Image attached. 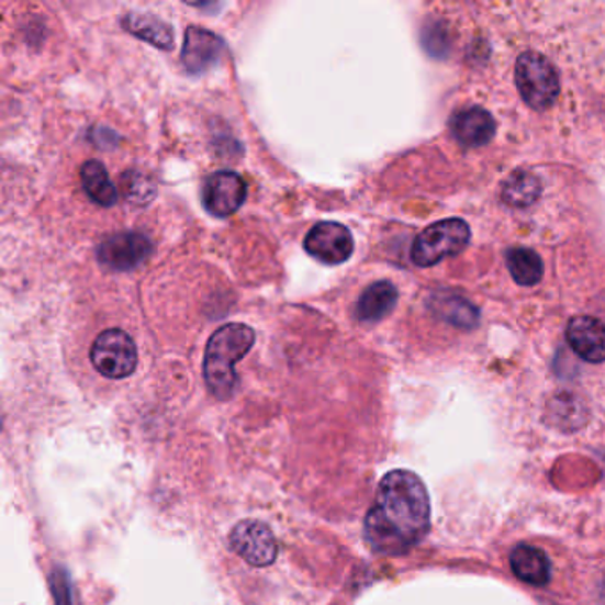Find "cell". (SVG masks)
Here are the masks:
<instances>
[{
    "label": "cell",
    "instance_id": "1",
    "mask_svg": "<svg viewBox=\"0 0 605 605\" xmlns=\"http://www.w3.org/2000/svg\"><path fill=\"white\" fill-rule=\"evenodd\" d=\"M430 515V497L421 478L403 469L388 472L366 515V541L379 554H405L425 538Z\"/></svg>",
    "mask_w": 605,
    "mask_h": 605
},
{
    "label": "cell",
    "instance_id": "2",
    "mask_svg": "<svg viewBox=\"0 0 605 605\" xmlns=\"http://www.w3.org/2000/svg\"><path fill=\"white\" fill-rule=\"evenodd\" d=\"M256 334L249 325H222L213 333L204 351L203 373L210 393L229 400L238 385L236 362L242 361L255 345Z\"/></svg>",
    "mask_w": 605,
    "mask_h": 605
},
{
    "label": "cell",
    "instance_id": "3",
    "mask_svg": "<svg viewBox=\"0 0 605 605\" xmlns=\"http://www.w3.org/2000/svg\"><path fill=\"white\" fill-rule=\"evenodd\" d=\"M471 240V227L462 219L435 222L417 235L412 244V261L417 267H434L442 259L457 256Z\"/></svg>",
    "mask_w": 605,
    "mask_h": 605
},
{
    "label": "cell",
    "instance_id": "4",
    "mask_svg": "<svg viewBox=\"0 0 605 605\" xmlns=\"http://www.w3.org/2000/svg\"><path fill=\"white\" fill-rule=\"evenodd\" d=\"M520 97L535 111H547L559 97V75L554 65L538 52H524L515 66Z\"/></svg>",
    "mask_w": 605,
    "mask_h": 605
},
{
    "label": "cell",
    "instance_id": "5",
    "mask_svg": "<svg viewBox=\"0 0 605 605\" xmlns=\"http://www.w3.org/2000/svg\"><path fill=\"white\" fill-rule=\"evenodd\" d=\"M137 347L134 339L120 328H107L91 348L94 370L107 379H126L137 368Z\"/></svg>",
    "mask_w": 605,
    "mask_h": 605
},
{
    "label": "cell",
    "instance_id": "6",
    "mask_svg": "<svg viewBox=\"0 0 605 605\" xmlns=\"http://www.w3.org/2000/svg\"><path fill=\"white\" fill-rule=\"evenodd\" d=\"M229 546L244 561L264 569L278 558L279 547L272 529L259 520H242L233 527Z\"/></svg>",
    "mask_w": 605,
    "mask_h": 605
},
{
    "label": "cell",
    "instance_id": "7",
    "mask_svg": "<svg viewBox=\"0 0 605 605\" xmlns=\"http://www.w3.org/2000/svg\"><path fill=\"white\" fill-rule=\"evenodd\" d=\"M153 245L148 236L137 232H123L107 238L98 247V261L107 270L126 272L139 267L152 255Z\"/></svg>",
    "mask_w": 605,
    "mask_h": 605
},
{
    "label": "cell",
    "instance_id": "8",
    "mask_svg": "<svg viewBox=\"0 0 605 605\" xmlns=\"http://www.w3.org/2000/svg\"><path fill=\"white\" fill-rule=\"evenodd\" d=\"M304 247L322 264L341 265L354 253V236L339 222H320L305 236Z\"/></svg>",
    "mask_w": 605,
    "mask_h": 605
},
{
    "label": "cell",
    "instance_id": "9",
    "mask_svg": "<svg viewBox=\"0 0 605 605\" xmlns=\"http://www.w3.org/2000/svg\"><path fill=\"white\" fill-rule=\"evenodd\" d=\"M247 198L244 178L235 171H219L203 187V204L215 217H229Z\"/></svg>",
    "mask_w": 605,
    "mask_h": 605
},
{
    "label": "cell",
    "instance_id": "10",
    "mask_svg": "<svg viewBox=\"0 0 605 605\" xmlns=\"http://www.w3.org/2000/svg\"><path fill=\"white\" fill-rule=\"evenodd\" d=\"M226 47L222 37L212 31L203 27L187 29L183 51H181V63L189 74H204L212 66L217 65Z\"/></svg>",
    "mask_w": 605,
    "mask_h": 605
},
{
    "label": "cell",
    "instance_id": "11",
    "mask_svg": "<svg viewBox=\"0 0 605 605\" xmlns=\"http://www.w3.org/2000/svg\"><path fill=\"white\" fill-rule=\"evenodd\" d=\"M567 339L572 350L584 361H605V325L593 316H575L567 327Z\"/></svg>",
    "mask_w": 605,
    "mask_h": 605
},
{
    "label": "cell",
    "instance_id": "12",
    "mask_svg": "<svg viewBox=\"0 0 605 605\" xmlns=\"http://www.w3.org/2000/svg\"><path fill=\"white\" fill-rule=\"evenodd\" d=\"M451 130L458 143L469 148L485 146L492 141L495 134L494 117L481 107H471L466 111L458 112L451 121Z\"/></svg>",
    "mask_w": 605,
    "mask_h": 605
},
{
    "label": "cell",
    "instance_id": "13",
    "mask_svg": "<svg viewBox=\"0 0 605 605\" xmlns=\"http://www.w3.org/2000/svg\"><path fill=\"white\" fill-rule=\"evenodd\" d=\"M509 564L515 575L520 581L531 586H547L550 581V563L544 550L538 547L523 546L515 547L509 556Z\"/></svg>",
    "mask_w": 605,
    "mask_h": 605
},
{
    "label": "cell",
    "instance_id": "14",
    "mask_svg": "<svg viewBox=\"0 0 605 605\" xmlns=\"http://www.w3.org/2000/svg\"><path fill=\"white\" fill-rule=\"evenodd\" d=\"M397 302V290L389 281H380L366 288L357 302V316L362 322H379L394 310Z\"/></svg>",
    "mask_w": 605,
    "mask_h": 605
},
{
    "label": "cell",
    "instance_id": "15",
    "mask_svg": "<svg viewBox=\"0 0 605 605\" xmlns=\"http://www.w3.org/2000/svg\"><path fill=\"white\" fill-rule=\"evenodd\" d=\"M128 33L141 37L144 42H148L153 47L163 48V51H171L175 34L172 29L163 22V20L153 16L148 13H128L123 19Z\"/></svg>",
    "mask_w": 605,
    "mask_h": 605
},
{
    "label": "cell",
    "instance_id": "16",
    "mask_svg": "<svg viewBox=\"0 0 605 605\" xmlns=\"http://www.w3.org/2000/svg\"><path fill=\"white\" fill-rule=\"evenodd\" d=\"M80 180H82L83 192L89 195L91 201L100 204V206H105V209L116 204V187L112 183L111 176H109L102 163L89 160V163L83 164Z\"/></svg>",
    "mask_w": 605,
    "mask_h": 605
},
{
    "label": "cell",
    "instance_id": "17",
    "mask_svg": "<svg viewBox=\"0 0 605 605\" xmlns=\"http://www.w3.org/2000/svg\"><path fill=\"white\" fill-rule=\"evenodd\" d=\"M541 194V181L533 172L517 171L504 181V203L513 209H527L535 203Z\"/></svg>",
    "mask_w": 605,
    "mask_h": 605
},
{
    "label": "cell",
    "instance_id": "18",
    "mask_svg": "<svg viewBox=\"0 0 605 605\" xmlns=\"http://www.w3.org/2000/svg\"><path fill=\"white\" fill-rule=\"evenodd\" d=\"M506 265L515 282L520 287H535L544 278V261L535 250L515 247L506 255Z\"/></svg>",
    "mask_w": 605,
    "mask_h": 605
},
{
    "label": "cell",
    "instance_id": "19",
    "mask_svg": "<svg viewBox=\"0 0 605 605\" xmlns=\"http://www.w3.org/2000/svg\"><path fill=\"white\" fill-rule=\"evenodd\" d=\"M439 313L446 322L457 327H472L478 322V311L474 305L469 304L460 296H448L442 299L439 305Z\"/></svg>",
    "mask_w": 605,
    "mask_h": 605
},
{
    "label": "cell",
    "instance_id": "20",
    "mask_svg": "<svg viewBox=\"0 0 605 605\" xmlns=\"http://www.w3.org/2000/svg\"><path fill=\"white\" fill-rule=\"evenodd\" d=\"M52 596L56 605H74V593L71 582L63 567H56L51 575Z\"/></svg>",
    "mask_w": 605,
    "mask_h": 605
}]
</instances>
